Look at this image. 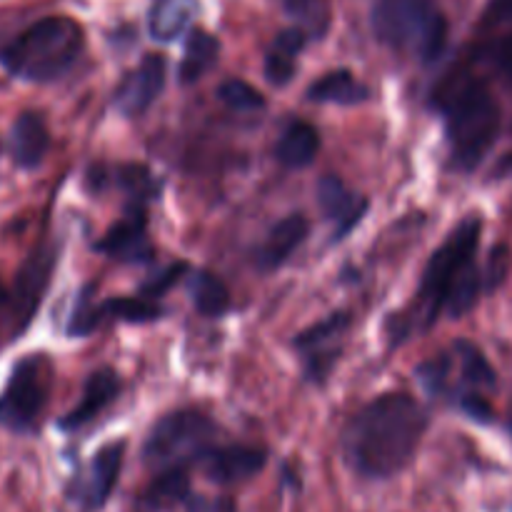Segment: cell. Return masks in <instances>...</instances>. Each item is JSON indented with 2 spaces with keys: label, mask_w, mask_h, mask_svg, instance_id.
<instances>
[{
  "label": "cell",
  "mask_w": 512,
  "mask_h": 512,
  "mask_svg": "<svg viewBox=\"0 0 512 512\" xmlns=\"http://www.w3.org/2000/svg\"><path fill=\"white\" fill-rule=\"evenodd\" d=\"M428 428V413L408 393H385L350 418L343 453L363 478L385 480L413 460Z\"/></svg>",
  "instance_id": "6da1fadb"
},
{
  "label": "cell",
  "mask_w": 512,
  "mask_h": 512,
  "mask_svg": "<svg viewBox=\"0 0 512 512\" xmlns=\"http://www.w3.org/2000/svg\"><path fill=\"white\" fill-rule=\"evenodd\" d=\"M480 233L483 223L478 218H468L435 250L415 295L408 330H428L443 310L460 318L478 303V295L488 288L485 273H480L475 263Z\"/></svg>",
  "instance_id": "7a4b0ae2"
},
{
  "label": "cell",
  "mask_w": 512,
  "mask_h": 512,
  "mask_svg": "<svg viewBox=\"0 0 512 512\" xmlns=\"http://www.w3.org/2000/svg\"><path fill=\"white\" fill-rule=\"evenodd\" d=\"M440 110L453 163L460 170H475L493 150L503 128V113L488 85L475 78H455L440 90Z\"/></svg>",
  "instance_id": "3957f363"
},
{
  "label": "cell",
  "mask_w": 512,
  "mask_h": 512,
  "mask_svg": "<svg viewBox=\"0 0 512 512\" xmlns=\"http://www.w3.org/2000/svg\"><path fill=\"white\" fill-rule=\"evenodd\" d=\"M85 45L83 28L73 18L50 15L10 40L0 50V63L10 75L33 83H48L68 73Z\"/></svg>",
  "instance_id": "277c9868"
},
{
  "label": "cell",
  "mask_w": 512,
  "mask_h": 512,
  "mask_svg": "<svg viewBox=\"0 0 512 512\" xmlns=\"http://www.w3.org/2000/svg\"><path fill=\"white\" fill-rule=\"evenodd\" d=\"M373 30L380 43L435 63L448 43V20L433 0H378Z\"/></svg>",
  "instance_id": "5b68a950"
},
{
  "label": "cell",
  "mask_w": 512,
  "mask_h": 512,
  "mask_svg": "<svg viewBox=\"0 0 512 512\" xmlns=\"http://www.w3.org/2000/svg\"><path fill=\"white\" fill-rule=\"evenodd\" d=\"M215 425L195 410L170 413L150 430L145 440V463L158 470L183 468L190 460H200L213 443Z\"/></svg>",
  "instance_id": "8992f818"
},
{
  "label": "cell",
  "mask_w": 512,
  "mask_h": 512,
  "mask_svg": "<svg viewBox=\"0 0 512 512\" xmlns=\"http://www.w3.org/2000/svg\"><path fill=\"white\" fill-rule=\"evenodd\" d=\"M53 383V370L45 355H28L10 373L0 393V425L13 433H25L38 423Z\"/></svg>",
  "instance_id": "52a82bcc"
},
{
  "label": "cell",
  "mask_w": 512,
  "mask_h": 512,
  "mask_svg": "<svg viewBox=\"0 0 512 512\" xmlns=\"http://www.w3.org/2000/svg\"><path fill=\"white\" fill-rule=\"evenodd\" d=\"M165 73H168V68H165L163 55H145L143 63H140L138 68L120 83V88L115 90V108L123 115H128V118L143 115L145 110L160 98V93H163Z\"/></svg>",
  "instance_id": "ba28073f"
},
{
  "label": "cell",
  "mask_w": 512,
  "mask_h": 512,
  "mask_svg": "<svg viewBox=\"0 0 512 512\" xmlns=\"http://www.w3.org/2000/svg\"><path fill=\"white\" fill-rule=\"evenodd\" d=\"M350 328V313H335L323 323L313 325L295 338L300 353L308 358V373L313 380H323L338 358V348H333L345 330Z\"/></svg>",
  "instance_id": "9c48e42d"
},
{
  "label": "cell",
  "mask_w": 512,
  "mask_h": 512,
  "mask_svg": "<svg viewBox=\"0 0 512 512\" xmlns=\"http://www.w3.org/2000/svg\"><path fill=\"white\" fill-rule=\"evenodd\" d=\"M205 475L218 485H235L255 478L268 463V453L260 448L230 445V448H210L200 458Z\"/></svg>",
  "instance_id": "30bf717a"
},
{
  "label": "cell",
  "mask_w": 512,
  "mask_h": 512,
  "mask_svg": "<svg viewBox=\"0 0 512 512\" xmlns=\"http://www.w3.org/2000/svg\"><path fill=\"white\" fill-rule=\"evenodd\" d=\"M123 453L125 445H105L103 450H98L90 463L88 475L83 480V488H80V503L88 510H98L108 503L110 493L115 490L120 478V468H123Z\"/></svg>",
  "instance_id": "8fae6325"
},
{
  "label": "cell",
  "mask_w": 512,
  "mask_h": 512,
  "mask_svg": "<svg viewBox=\"0 0 512 512\" xmlns=\"http://www.w3.org/2000/svg\"><path fill=\"white\" fill-rule=\"evenodd\" d=\"M318 200L323 213L328 215V220L335 223V240H340L345 233H350V230L360 223L365 208H368V203H365L363 198H358V195H353L345 188L343 180H340L338 175H325V178L320 180Z\"/></svg>",
  "instance_id": "7c38bea8"
},
{
  "label": "cell",
  "mask_w": 512,
  "mask_h": 512,
  "mask_svg": "<svg viewBox=\"0 0 512 512\" xmlns=\"http://www.w3.org/2000/svg\"><path fill=\"white\" fill-rule=\"evenodd\" d=\"M120 393V378L113 373V370L103 368V370H95L93 375L88 378L85 383V393L83 400L75 405L70 413H65V418L60 420V428L65 430H78L83 425L93 423Z\"/></svg>",
  "instance_id": "4fadbf2b"
},
{
  "label": "cell",
  "mask_w": 512,
  "mask_h": 512,
  "mask_svg": "<svg viewBox=\"0 0 512 512\" xmlns=\"http://www.w3.org/2000/svg\"><path fill=\"white\" fill-rule=\"evenodd\" d=\"M98 250L108 253L113 260H123V263H148L153 255V245L145 233L143 215H130V218L115 223L98 243Z\"/></svg>",
  "instance_id": "5bb4252c"
},
{
  "label": "cell",
  "mask_w": 512,
  "mask_h": 512,
  "mask_svg": "<svg viewBox=\"0 0 512 512\" xmlns=\"http://www.w3.org/2000/svg\"><path fill=\"white\" fill-rule=\"evenodd\" d=\"M50 148V135L38 113H23L10 130V155L18 168H38Z\"/></svg>",
  "instance_id": "9a60e30c"
},
{
  "label": "cell",
  "mask_w": 512,
  "mask_h": 512,
  "mask_svg": "<svg viewBox=\"0 0 512 512\" xmlns=\"http://www.w3.org/2000/svg\"><path fill=\"white\" fill-rule=\"evenodd\" d=\"M308 238V220L303 215H288L268 233L265 243L258 248V265L263 270H275L303 245Z\"/></svg>",
  "instance_id": "2e32d148"
},
{
  "label": "cell",
  "mask_w": 512,
  "mask_h": 512,
  "mask_svg": "<svg viewBox=\"0 0 512 512\" xmlns=\"http://www.w3.org/2000/svg\"><path fill=\"white\" fill-rule=\"evenodd\" d=\"M53 263L55 255L50 250H40L18 273V280H15V310H18V318L23 323H28L33 310L38 308L40 295H43L45 285H48Z\"/></svg>",
  "instance_id": "e0dca14e"
},
{
  "label": "cell",
  "mask_w": 512,
  "mask_h": 512,
  "mask_svg": "<svg viewBox=\"0 0 512 512\" xmlns=\"http://www.w3.org/2000/svg\"><path fill=\"white\" fill-rule=\"evenodd\" d=\"M308 98L315 103L358 105L370 98L368 85L360 83L350 70H330L308 88Z\"/></svg>",
  "instance_id": "ac0fdd59"
},
{
  "label": "cell",
  "mask_w": 512,
  "mask_h": 512,
  "mask_svg": "<svg viewBox=\"0 0 512 512\" xmlns=\"http://www.w3.org/2000/svg\"><path fill=\"white\" fill-rule=\"evenodd\" d=\"M190 498V478L185 468L160 470L158 478L143 493L140 508L145 512H165Z\"/></svg>",
  "instance_id": "d6986e66"
},
{
  "label": "cell",
  "mask_w": 512,
  "mask_h": 512,
  "mask_svg": "<svg viewBox=\"0 0 512 512\" xmlns=\"http://www.w3.org/2000/svg\"><path fill=\"white\" fill-rule=\"evenodd\" d=\"M320 150V135L318 130L310 123H303V120H295V123L288 125L283 135L278 140V148H275V155L283 165L288 168H305L315 160Z\"/></svg>",
  "instance_id": "ffe728a7"
},
{
  "label": "cell",
  "mask_w": 512,
  "mask_h": 512,
  "mask_svg": "<svg viewBox=\"0 0 512 512\" xmlns=\"http://www.w3.org/2000/svg\"><path fill=\"white\" fill-rule=\"evenodd\" d=\"M305 45V33L300 28L280 30L273 48L265 55V78L273 85H288L295 75V58Z\"/></svg>",
  "instance_id": "44dd1931"
},
{
  "label": "cell",
  "mask_w": 512,
  "mask_h": 512,
  "mask_svg": "<svg viewBox=\"0 0 512 512\" xmlns=\"http://www.w3.org/2000/svg\"><path fill=\"white\" fill-rule=\"evenodd\" d=\"M220 55V43L215 35H210L208 30H193L185 43L183 60H180L178 78L183 85L198 83L205 73L215 65Z\"/></svg>",
  "instance_id": "7402d4cb"
},
{
  "label": "cell",
  "mask_w": 512,
  "mask_h": 512,
  "mask_svg": "<svg viewBox=\"0 0 512 512\" xmlns=\"http://www.w3.org/2000/svg\"><path fill=\"white\" fill-rule=\"evenodd\" d=\"M195 15V0H155L153 10H150L148 28L155 40H170L178 38L185 28L190 25Z\"/></svg>",
  "instance_id": "603a6c76"
},
{
  "label": "cell",
  "mask_w": 512,
  "mask_h": 512,
  "mask_svg": "<svg viewBox=\"0 0 512 512\" xmlns=\"http://www.w3.org/2000/svg\"><path fill=\"white\" fill-rule=\"evenodd\" d=\"M188 288L195 310L205 318H220L230 310V293L218 275L208 270H195L188 280Z\"/></svg>",
  "instance_id": "cb8c5ba5"
},
{
  "label": "cell",
  "mask_w": 512,
  "mask_h": 512,
  "mask_svg": "<svg viewBox=\"0 0 512 512\" xmlns=\"http://www.w3.org/2000/svg\"><path fill=\"white\" fill-rule=\"evenodd\" d=\"M100 310H103V315L123 320V323H153L163 313L158 305L145 298H115L100 305Z\"/></svg>",
  "instance_id": "d4e9b609"
},
{
  "label": "cell",
  "mask_w": 512,
  "mask_h": 512,
  "mask_svg": "<svg viewBox=\"0 0 512 512\" xmlns=\"http://www.w3.org/2000/svg\"><path fill=\"white\" fill-rule=\"evenodd\" d=\"M455 353H458L460 365H463V380L465 383L475 385V388H493L495 385V373L488 365V360L483 358L475 345L470 343H458L455 345Z\"/></svg>",
  "instance_id": "484cf974"
},
{
  "label": "cell",
  "mask_w": 512,
  "mask_h": 512,
  "mask_svg": "<svg viewBox=\"0 0 512 512\" xmlns=\"http://www.w3.org/2000/svg\"><path fill=\"white\" fill-rule=\"evenodd\" d=\"M218 98L233 110H260L265 105V98L250 83L238 78L225 80L218 88Z\"/></svg>",
  "instance_id": "4316f807"
},
{
  "label": "cell",
  "mask_w": 512,
  "mask_h": 512,
  "mask_svg": "<svg viewBox=\"0 0 512 512\" xmlns=\"http://www.w3.org/2000/svg\"><path fill=\"white\" fill-rule=\"evenodd\" d=\"M100 318H103V310L95 308L93 298H90V288H85L78 295V305H75L73 315H70L68 335L70 338H85V335H90L98 328Z\"/></svg>",
  "instance_id": "83f0119b"
},
{
  "label": "cell",
  "mask_w": 512,
  "mask_h": 512,
  "mask_svg": "<svg viewBox=\"0 0 512 512\" xmlns=\"http://www.w3.org/2000/svg\"><path fill=\"white\" fill-rule=\"evenodd\" d=\"M118 180L133 198L155 195V178L143 165H123V168H118Z\"/></svg>",
  "instance_id": "f1b7e54d"
},
{
  "label": "cell",
  "mask_w": 512,
  "mask_h": 512,
  "mask_svg": "<svg viewBox=\"0 0 512 512\" xmlns=\"http://www.w3.org/2000/svg\"><path fill=\"white\" fill-rule=\"evenodd\" d=\"M185 270H188V265L185 263L170 265V268H165L163 273H158V278H153L150 283L143 285V295L145 298H158V295H163L170 285L178 283L180 275H183Z\"/></svg>",
  "instance_id": "f546056e"
},
{
  "label": "cell",
  "mask_w": 512,
  "mask_h": 512,
  "mask_svg": "<svg viewBox=\"0 0 512 512\" xmlns=\"http://www.w3.org/2000/svg\"><path fill=\"white\" fill-rule=\"evenodd\" d=\"M460 408H463L470 418L478 420V423H490V420H493V408L488 405V400L480 398V395L475 393L463 395V398H460Z\"/></svg>",
  "instance_id": "4dcf8cb0"
},
{
  "label": "cell",
  "mask_w": 512,
  "mask_h": 512,
  "mask_svg": "<svg viewBox=\"0 0 512 512\" xmlns=\"http://www.w3.org/2000/svg\"><path fill=\"white\" fill-rule=\"evenodd\" d=\"M188 512H235V505L230 500H205V498H188Z\"/></svg>",
  "instance_id": "1f68e13d"
},
{
  "label": "cell",
  "mask_w": 512,
  "mask_h": 512,
  "mask_svg": "<svg viewBox=\"0 0 512 512\" xmlns=\"http://www.w3.org/2000/svg\"><path fill=\"white\" fill-rule=\"evenodd\" d=\"M283 5L290 15H298V18H303V15L313 13L315 5H318V0H283Z\"/></svg>",
  "instance_id": "d6a6232c"
},
{
  "label": "cell",
  "mask_w": 512,
  "mask_h": 512,
  "mask_svg": "<svg viewBox=\"0 0 512 512\" xmlns=\"http://www.w3.org/2000/svg\"><path fill=\"white\" fill-rule=\"evenodd\" d=\"M498 8L505 18H512V0H498Z\"/></svg>",
  "instance_id": "836d02e7"
},
{
  "label": "cell",
  "mask_w": 512,
  "mask_h": 512,
  "mask_svg": "<svg viewBox=\"0 0 512 512\" xmlns=\"http://www.w3.org/2000/svg\"><path fill=\"white\" fill-rule=\"evenodd\" d=\"M510 430H512V423H510Z\"/></svg>",
  "instance_id": "e575fe53"
}]
</instances>
